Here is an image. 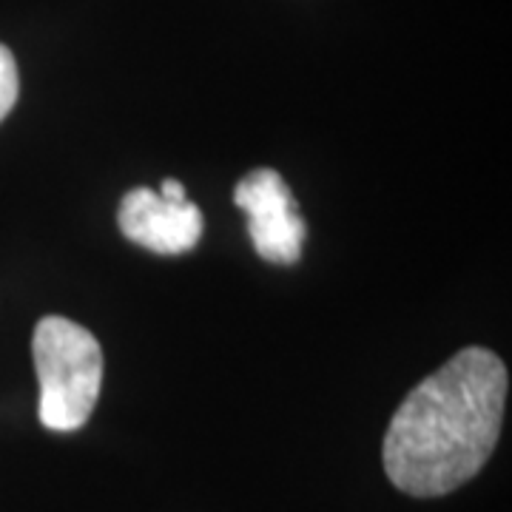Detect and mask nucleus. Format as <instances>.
<instances>
[{"mask_svg": "<svg viewBox=\"0 0 512 512\" xmlns=\"http://www.w3.org/2000/svg\"><path fill=\"white\" fill-rule=\"evenodd\" d=\"M40 424L55 433L80 430L92 419L103 384V350L92 330L66 316H43L32 339Z\"/></svg>", "mask_w": 512, "mask_h": 512, "instance_id": "2", "label": "nucleus"}, {"mask_svg": "<svg viewBox=\"0 0 512 512\" xmlns=\"http://www.w3.org/2000/svg\"><path fill=\"white\" fill-rule=\"evenodd\" d=\"M234 202L248 217L256 254L274 265H296L305 242V220L296 211L291 188L274 168H256L234 188Z\"/></svg>", "mask_w": 512, "mask_h": 512, "instance_id": "3", "label": "nucleus"}, {"mask_svg": "<svg viewBox=\"0 0 512 512\" xmlns=\"http://www.w3.org/2000/svg\"><path fill=\"white\" fill-rule=\"evenodd\" d=\"M20 92V77L15 55L0 43V123L6 120V114L15 109Z\"/></svg>", "mask_w": 512, "mask_h": 512, "instance_id": "5", "label": "nucleus"}, {"mask_svg": "<svg viewBox=\"0 0 512 512\" xmlns=\"http://www.w3.org/2000/svg\"><path fill=\"white\" fill-rule=\"evenodd\" d=\"M157 194L165 197V200L180 202L185 200V185L177 183V180H163V185H160V191H157Z\"/></svg>", "mask_w": 512, "mask_h": 512, "instance_id": "6", "label": "nucleus"}, {"mask_svg": "<svg viewBox=\"0 0 512 512\" xmlns=\"http://www.w3.org/2000/svg\"><path fill=\"white\" fill-rule=\"evenodd\" d=\"M117 225L134 245L165 256L191 251L202 237L200 208L188 200H165L154 188L128 191L117 211Z\"/></svg>", "mask_w": 512, "mask_h": 512, "instance_id": "4", "label": "nucleus"}, {"mask_svg": "<svg viewBox=\"0 0 512 512\" xmlns=\"http://www.w3.org/2000/svg\"><path fill=\"white\" fill-rule=\"evenodd\" d=\"M507 387V365L493 350L464 348L410 390L384 433L393 487L436 498L478 476L501 436Z\"/></svg>", "mask_w": 512, "mask_h": 512, "instance_id": "1", "label": "nucleus"}]
</instances>
